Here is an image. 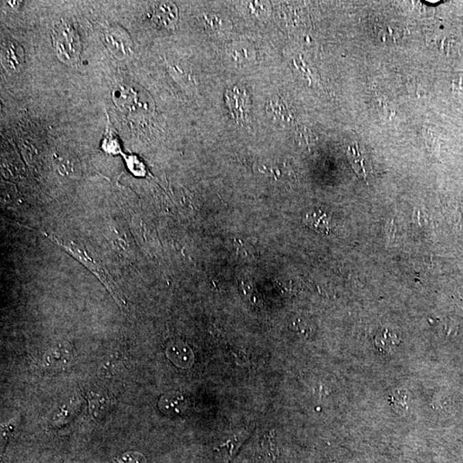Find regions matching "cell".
I'll list each match as a JSON object with an SVG mask.
<instances>
[{
    "label": "cell",
    "instance_id": "cell-1",
    "mask_svg": "<svg viewBox=\"0 0 463 463\" xmlns=\"http://www.w3.org/2000/svg\"><path fill=\"white\" fill-rule=\"evenodd\" d=\"M52 42L60 62L66 65H75L80 59L81 40L74 26L66 20L62 19L53 26Z\"/></svg>",
    "mask_w": 463,
    "mask_h": 463
},
{
    "label": "cell",
    "instance_id": "cell-2",
    "mask_svg": "<svg viewBox=\"0 0 463 463\" xmlns=\"http://www.w3.org/2000/svg\"><path fill=\"white\" fill-rule=\"evenodd\" d=\"M113 98L118 108L127 114H140L148 109L146 96L134 85L121 84L114 90Z\"/></svg>",
    "mask_w": 463,
    "mask_h": 463
},
{
    "label": "cell",
    "instance_id": "cell-3",
    "mask_svg": "<svg viewBox=\"0 0 463 463\" xmlns=\"http://www.w3.org/2000/svg\"><path fill=\"white\" fill-rule=\"evenodd\" d=\"M1 57L3 65L9 72H18L25 65V51L14 40H6L2 43Z\"/></svg>",
    "mask_w": 463,
    "mask_h": 463
},
{
    "label": "cell",
    "instance_id": "cell-4",
    "mask_svg": "<svg viewBox=\"0 0 463 463\" xmlns=\"http://www.w3.org/2000/svg\"><path fill=\"white\" fill-rule=\"evenodd\" d=\"M108 49L115 57L123 59L131 53V43L127 34L120 29L108 30L105 35Z\"/></svg>",
    "mask_w": 463,
    "mask_h": 463
},
{
    "label": "cell",
    "instance_id": "cell-5",
    "mask_svg": "<svg viewBox=\"0 0 463 463\" xmlns=\"http://www.w3.org/2000/svg\"><path fill=\"white\" fill-rule=\"evenodd\" d=\"M187 398L178 392H170V393L162 395L158 404V407L162 413L169 416L181 414L187 410Z\"/></svg>",
    "mask_w": 463,
    "mask_h": 463
},
{
    "label": "cell",
    "instance_id": "cell-6",
    "mask_svg": "<svg viewBox=\"0 0 463 463\" xmlns=\"http://www.w3.org/2000/svg\"><path fill=\"white\" fill-rule=\"evenodd\" d=\"M167 356L176 366L182 368L190 367L194 363V353L187 344L175 341L168 347Z\"/></svg>",
    "mask_w": 463,
    "mask_h": 463
},
{
    "label": "cell",
    "instance_id": "cell-7",
    "mask_svg": "<svg viewBox=\"0 0 463 463\" xmlns=\"http://www.w3.org/2000/svg\"><path fill=\"white\" fill-rule=\"evenodd\" d=\"M54 164L57 170L64 176L72 177L79 174V161L75 155L68 151H57L54 154Z\"/></svg>",
    "mask_w": 463,
    "mask_h": 463
},
{
    "label": "cell",
    "instance_id": "cell-8",
    "mask_svg": "<svg viewBox=\"0 0 463 463\" xmlns=\"http://www.w3.org/2000/svg\"><path fill=\"white\" fill-rule=\"evenodd\" d=\"M304 222L309 228L313 229L317 234L322 235L330 234V219L326 212L320 211V209L307 213L304 217Z\"/></svg>",
    "mask_w": 463,
    "mask_h": 463
},
{
    "label": "cell",
    "instance_id": "cell-9",
    "mask_svg": "<svg viewBox=\"0 0 463 463\" xmlns=\"http://www.w3.org/2000/svg\"><path fill=\"white\" fill-rule=\"evenodd\" d=\"M154 21L158 25L171 28L174 26L178 19L176 6L172 3H162L158 5L154 10Z\"/></svg>",
    "mask_w": 463,
    "mask_h": 463
},
{
    "label": "cell",
    "instance_id": "cell-10",
    "mask_svg": "<svg viewBox=\"0 0 463 463\" xmlns=\"http://www.w3.org/2000/svg\"><path fill=\"white\" fill-rule=\"evenodd\" d=\"M72 360V351L66 347H53L44 356V364L47 367H66Z\"/></svg>",
    "mask_w": 463,
    "mask_h": 463
},
{
    "label": "cell",
    "instance_id": "cell-11",
    "mask_svg": "<svg viewBox=\"0 0 463 463\" xmlns=\"http://www.w3.org/2000/svg\"><path fill=\"white\" fill-rule=\"evenodd\" d=\"M400 343L401 340L397 334L388 329L381 331L375 338V345L378 350L384 356L393 354Z\"/></svg>",
    "mask_w": 463,
    "mask_h": 463
},
{
    "label": "cell",
    "instance_id": "cell-12",
    "mask_svg": "<svg viewBox=\"0 0 463 463\" xmlns=\"http://www.w3.org/2000/svg\"><path fill=\"white\" fill-rule=\"evenodd\" d=\"M347 158H349L351 166L361 180H366L367 177V168L365 165V158L362 152L360 150L359 145L357 143L349 145L347 148Z\"/></svg>",
    "mask_w": 463,
    "mask_h": 463
},
{
    "label": "cell",
    "instance_id": "cell-13",
    "mask_svg": "<svg viewBox=\"0 0 463 463\" xmlns=\"http://www.w3.org/2000/svg\"><path fill=\"white\" fill-rule=\"evenodd\" d=\"M246 439V434L244 432L242 434H236L234 437L228 439V440L222 442L215 451L222 455V458L226 461H230L234 456L237 454L239 448Z\"/></svg>",
    "mask_w": 463,
    "mask_h": 463
},
{
    "label": "cell",
    "instance_id": "cell-14",
    "mask_svg": "<svg viewBox=\"0 0 463 463\" xmlns=\"http://www.w3.org/2000/svg\"><path fill=\"white\" fill-rule=\"evenodd\" d=\"M90 398V410L93 416L101 417V415L106 414L108 410V401L106 397L93 394Z\"/></svg>",
    "mask_w": 463,
    "mask_h": 463
},
{
    "label": "cell",
    "instance_id": "cell-15",
    "mask_svg": "<svg viewBox=\"0 0 463 463\" xmlns=\"http://www.w3.org/2000/svg\"><path fill=\"white\" fill-rule=\"evenodd\" d=\"M392 408L399 414H404L408 408V397L406 392L397 391L394 392L388 398Z\"/></svg>",
    "mask_w": 463,
    "mask_h": 463
},
{
    "label": "cell",
    "instance_id": "cell-16",
    "mask_svg": "<svg viewBox=\"0 0 463 463\" xmlns=\"http://www.w3.org/2000/svg\"><path fill=\"white\" fill-rule=\"evenodd\" d=\"M114 463H147V459L140 452L130 451L120 455Z\"/></svg>",
    "mask_w": 463,
    "mask_h": 463
},
{
    "label": "cell",
    "instance_id": "cell-17",
    "mask_svg": "<svg viewBox=\"0 0 463 463\" xmlns=\"http://www.w3.org/2000/svg\"><path fill=\"white\" fill-rule=\"evenodd\" d=\"M77 410L76 405L73 402H69L63 405L62 408H59V411L57 412L55 419L53 421L55 424L62 423V422H66L69 417H72L73 415V412Z\"/></svg>",
    "mask_w": 463,
    "mask_h": 463
}]
</instances>
